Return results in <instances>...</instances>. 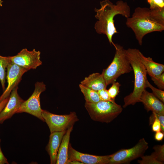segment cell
<instances>
[{
    "label": "cell",
    "mask_w": 164,
    "mask_h": 164,
    "mask_svg": "<svg viewBox=\"0 0 164 164\" xmlns=\"http://www.w3.org/2000/svg\"><path fill=\"white\" fill-rule=\"evenodd\" d=\"M101 8H95L96 13L95 18L98 20L95 23L94 28L99 34L105 35L110 43L114 47L112 41L113 35L118 33L114 25L115 16L120 15L126 18L130 17V8L126 2L120 0L114 4L109 0H104L100 2Z\"/></svg>",
    "instance_id": "6da1fadb"
},
{
    "label": "cell",
    "mask_w": 164,
    "mask_h": 164,
    "mask_svg": "<svg viewBox=\"0 0 164 164\" xmlns=\"http://www.w3.org/2000/svg\"><path fill=\"white\" fill-rule=\"evenodd\" d=\"M126 24L133 31L140 46L147 34L164 30V24L157 21L151 14L150 9L146 7L136 8L131 17L127 18Z\"/></svg>",
    "instance_id": "7a4b0ae2"
},
{
    "label": "cell",
    "mask_w": 164,
    "mask_h": 164,
    "mask_svg": "<svg viewBox=\"0 0 164 164\" xmlns=\"http://www.w3.org/2000/svg\"><path fill=\"white\" fill-rule=\"evenodd\" d=\"M140 52L139 50L135 48L125 50L126 55L134 71L135 80L132 92L124 98L123 107L124 108L140 102V95L146 88L147 73L141 60Z\"/></svg>",
    "instance_id": "3957f363"
},
{
    "label": "cell",
    "mask_w": 164,
    "mask_h": 164,
    "mask_svg": "<svg viewBox=\"0 0 164 164\" xmlns=\"http://www.w3.org/2000/svg\"><path fill=\"white\" fill-rule=\"evenodd\" d=\"M85 107L94 121L108 123L122 112L121 106L114 101H100L94 103L85 102Z\"/></svg>",
    "instance_id": "277c9868"
},
{
    "label": "cell",
    "mask_w": 164,
    "mask_h": 164,
    "mask_svg": "<svg viewBox=\"0 0 164 164\" xmlns=\"http://www.w3.org/2000/svg\"><path fill=\"white\" fill-rule=\"evenodd\" d=\"M115 54L111 63L101 73L107 86L115 82L121 75L133 70L123 46L115 44Z\"/></svg>",
    "instance_id": "5b68a950"
},
{
    "label": "cell",
    "mask_w": 164,
    "mask_h": 164,
    "mask_svg": "<svg viewBox=\"0 0 164 164\" xmlns=\"http://www.w3.org/2000/svg\"><path fill=\"white\" fill-rule=\"evenodd\" d=\"M148 148V143L142 138L133 147L121 149L110 155L109 164H129L132 160L143 156Z\"/></svg>",
    "instance_id": "8992f818"
},
{
    "label": "cell",
    "mask_w": 164,
    "mask_h": 164,
    "mask_svg": "<svg viewBox=\"0 0 164 164\" xmlns=\"http://www.w3.org/2000/svg\"><path fill=\"white\" fill-rule=\"evenodd\" d=\"M42 115L49 127L50 133L66 130L79 120L74 112H71L68 114L60 115L43 110Z\"/></svg>",
    "instance_id": "52a82bcc"
},
{
    "label": "cell",
    "mask_w": 164,
    "mask_h": 164,
    "mask_svg": "<svg viewBox=\"0 0 164 164\" xmlns=\"http://www.w3.org/2000/svg\"><path fill=\"white\" fill-rule=\"evenodd\" d=\"M46 89V85L43 82H36L32 94L27 100L23 102L16 113L26 112L45 121L42 115L43 110L41 107L40 96Z\"/></svg>",
    "instance_id": "ba28073f"
},
{
    "label": "cell",
    "mask_w": 164,
    "mask_h": 164,
    "mask_svg": "<svg viewBox=\"0 0 164 164\" xmlns=\"http://www.w3.org/2000/svg\"><path fill=\"white\" fill-rule=\"evenodd\" d=\"M40 53V51L35 49L29 51L24 48L17 55L10 56V58L11 62L29 70L36 69L42 64Z\"/></svg>",
    "instance_id": "9c48e42d"
},
{
    "label": "cell",
    "mask_w": 164,
    "mask_h": 164,
    "mask_svg": "<svg viewBox=\"0 0 164 164\" xmlns=\"http://www.w3.org/2000/svg\"><path fill=\"white\" fill-rule=\"evenodd\" d=\"M28 71L27 70L10 62L7 67L6 73V78L8 85L0 96V102L9 96L13 89L18 86L22 80L23 74Z\"/></svg>",
    "instance_id": "30bf717a"
},
{
    "label": "cell",
    "mask_w": 164,
    "mask_h": 164,
    "mask_svg": "<svg viewBox=\"0 0 164 164\" xmlns=\"http://www.w3.org/2000/svg\"><path fill=\"white\" fill-rule=\"evenodd\" d=\"M110 157V155L99 156L81 153L74 149L70 143L68 164L69 161H78L84 164H109Z\"/></svg>",
    "instance_id": "8fae6325"
},
{
    "label": "cell",
    "mask_w": 164,
    "mask_h": 164,
    "mask_svg": "<svg viewBox=\"0 0 164 164\" xmlns=\"http://www.w3.org/2000/svg\"><path fill=\"white\" fill-rule=\"evenodd\" d=\"M18 88L17 86L12 91L9 96L8 102L4 108L0 113V124L10 118L16 113L21 104L24 101L19 96L18 93Z\"/></svg>",
    "instance_id": "7c38bea8"
},
{
    "label": "cell",
    "mask_w": 164,
    "mask_h": 164,
    "mask_svg": "<svg viewBox=\"0 0 164 164\" xmlns=\"http://www.w3.org/2000/svg\"><path fill=\"white\" fill-rule=\"evenodd\" d=\"M139 101L143 103L148 112L151 111L158 114H164V103L145 89L140 95Z\"/></svg>",
    "instance_id": "4fadbf2b"
},
{
    "label": "cell",
    "mask_w": 164,
    "mask_h": 164,
    "mask_svg": "<svg viewBox=\"0 0 164 164\" xmlns=\"http://www.w3.org/2000/svg\"><path fill=\"white\" fill-rule=\"evenodd\" d=\"M67 130L50 133L46 150L50 156L51 164H56L58 150L62 138Z\"/></svg>",
    "instance_id": "5bb4252c"
},
{
    "label": "cell",
    "mask_w": 164,
    "mask_h": 164,
    "mask_svg": "<svg viewBox=\"0 0 164 164\" xmlns=\"http://www.w3.org/2000/svg\"><path fill=\"white\" fill-rule=\"evenodd\" d=\"M80 84L97 91L106 88L107 86L102 75L98 73H92L85 77Z\"/></svg>",
    "instance_id": "9a60e30c"
},
{
    "label": "cell",
    "mask_w": 164,
    "mask_h": 164,
    "mask_svg": "<svg viewBox=\"0 0 164 164\" xmlns=\"http://www.w3.org/2000/svg\"><path fill=\"white\" fill-rule=\"evenodd\" d=\"M73 127V125L67 129L62 138L57 154L56 164H68V152L70 134Z\"/></svg>",
    "instance_id": "2e32d148"
},
{
    "label": "cell",
    "mask_w": 164,
    "mask_h": 164,
    "mask_svg": "<svg viewBox=\"0 0 164 164\" xmlns=\"http://www.w3.org/2000/svg\"><path fill=\"white\" fill-rule=\"evenodd\" d=\"M153 149L154 152L150 155H143L142 159L138 160V162L140 164H163L164 162V145H157L154 146Z\"/></svg>",
    "instance_id": "e0dca14e"
},
{
    "label": "cell",
    "mask_w": 164,
    "mask_h": 164,
    "mask_svg": "<svg viewBox=\"0 0 164 164\" xmlns=\"http://www.w3.org/2000/svg\"><path fill=\"white\" fill-rule=\"evenodd\" d=\"M140 56L147 73L150 77L159 76L164 72L163 64L154 62L152 58L149 57L145 56L141 52Z\"/></svg>",
    "instance_id": "ac0fdd59"
},
{
    "label": "cell",
    "mask_w": 164,
    "mask_h": 164,
    "mask_svg": "<svg viewBox=\"0 0 164 164\" xmlns=\"http://www.w3.org/2000/svg\"><path fill=\"white\" fill-rule=\"evenodd\" d=\"M79 86L84 96L86 102L94 103L101 101L97 91L91 89L81 84H79Z\"/></svg>",
    "instance_id": "d6986e66"
},
{
    "label": "cell",
    "mask_w": 164,
    "mask_h": 164,
    "mask_svg": "<svg viewBox=\"0 0 164 164\" xmlns=\"http://www.w3.org/2000/svg\"><path fill=\"white\" fill-rule=\"evenodd\" d=\"M10 62V56H3L0 55V81L3 91L5 90L6 70Z\"/></svg>",
    "instance_id": "ffe728a7"
},
{
    "label": "cell",
    "mask_w": 164,
    "mask_h": 164,
    "mask_svg": "<svg viewBox=\"0 0 164 164\" xmlns=\"http://www.w3.org/2000/svg\"><path fill=\"white\" fill-rule=\"evenodd\" d=\"M146 87L150 88L152 91V93L163 103H164V91L163 90L157 89L152 85L147 80L145 84Z\"/></svg>",
    "instance_id": "44dd1931"
},
{
    "label": "cell",
    "mask_w": 164,
    "mask_h": 164,
    "mask_svg": "<svg viewBox=\"0 0 164 164\" xmlns=\"http://www.w3.org/2000/svg\"><path fill=\"white\" fill-rule=\"evenodd\" d=\"M120 84L118 82H114L112 83V85L108 90L109 94L113 100L114 99L119 92Z\"/></svg>",
    "instance_id": "7402d4cb"
},
{
    "label": "cell",
    "mask_w": 164,
    "mask_h": 164,
    "mask_svg": "<svg viewBox=\"0 0 164 164\" xmlns=\"http://www.w3.org/2000/svg\"><path fill=\"white\" fill-rule=\"evenodd\" d=\"M152 80L157 86L159 89H164V73H163L160 75L155 76L151 77Z\"/></svg>",
    "instance_id": "603a6c76"
},
{
    "label": "cell",
    "mask_w": 164,
    "mask_h": 164,
    "mask_svg": "<svg viewBox=\"0 0 164 164\" xmlns=\"http://www.w3.org/2000/svg\"><path fill=\"white\" fill-rule=\"evenodd\" d=\"M150 9L164 8V0H147Z\"/></svg>",
    "instance_id": "cb8c5ba5"
},
{
    "label": "cell",
    "mask_w": 164,
    "mask_h": 164,
    "mask_svg": "<svg viewBox=\"0 0 164 164\" xmlns=\"http://www.w3.org/2000/svg\"><path fill=\"white\" fill-rule=\"evenodd\" d=\"M97 92L101 101H109L114 100L111 98L109 94L108 90L106 88L99 91H97Z\"/></svg>",
    "instance_id": "d4e9b609"
},
{
    "label": "cell",
    "mask_w": 164,
    "mask_h": 164,
    "mask_svg": "<svg viewBox=\"0 0 164 164\" xmlns=\"http://www.w3.org/2000/svg\"><path fill=\"white\" fill-rule=\"evenodd\" d=\"M152 112L159 120L161 125V131L164 133V114Z\"/></svg>",
    "instance_id": "484cf974"
},
{
    "label": "cell",
    "mask_w": 164,
    "mask_h": 164,
    "mask_svg": "<svg viewBox=\"0 0 164 164\" xmlns=\"http://www.w3.org/2000/svg\"><path fill=\"white\" fill-rule=\"evenodd\" d=\"M154 137L155 140L158 141H162L164 137V133L161 131L155 132Z\"/></svg>",
    "instance_id": "4316f807"
},
{
    "label": "cell",
    "mask_w": 164,
    "mask_h": 164,
    "mask_svg": "<svg viewBox=\"0 0 164 164\" xmlns=\"http://www.w3.org/2000/svg\"><path fill=\"white\" fill-rule=\"evenodd\" d=\"M1 140L0 139V164H8L9 163L7 159L3 154L0 147V142Z\"/></svg>",
    "instance_id": "83f0119b"
},
{
    "label": "cell",
    "mask_w": 164,
    "mask_h": 164,
    "mask_svg": "<svg viewBox=\"0 0 164 164\" xmlns=\"http://www.w3.org/2000/svg\"><path fill=\"white\" fill-rule=\"evenodd\" d=\"M9 98V97L6 98L0 102V113L4 108Z\"/></svg>",
    "instance_id": "f1b7e54d"
},
{
    "label": "cell",
    "mask_w": 164,
    "mask_h": 164,
    "mask_svg": "<svg viewBox=\"0 0 164 164\" xmlns=\"http://www.w3.org/2000/svg\"><path fill=\"white\" fill-rule=\"evenodd\" d=\"M84 164L82 162L78 161H69L68 162V164Z\"/></svg>",
    "instance_id": "f546056e"
},
{
    "label": "cell",
    "mask_w": 164,
    "mask_h": 164,
    "mask_svg": "<svg viewBox=\"0 0 164 164\" xmlns=\"http://www.w3.org/2000/svg\"><path fill=\"white\" fill-rule=\"evenodd\" d=\"M2 2L1 0H0V6H2Z\"/></svg>",
    "instance_id": "4dcf8cb0"
}]
</instances>
